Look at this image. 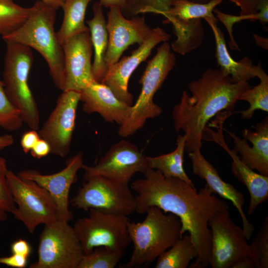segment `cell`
Returning <instances> with one entry per match:
<instances>
[{
  "label": "cell",
  "instance_id": "1",
  "mask_svg": "<svg viewBox=\"0 0 268 268\" xmlns=\"http://www.w3.org/2000/svg\"><path fill=\"white\" fill-rule=\"evenodd\" d=\"M143 174L144 178L131 185L137 194L135 212L143 214L150 207L156 206L177 216L182 235L189 233L197 251L195 262L189 267L207 268L211 239L208 223L215 214L229 209L227 201L218 198L206 184L198 191L186 182L166 177L157 170L148 167Z\"/></svg>",
  "mask_w": 268,
  "mask_h": 268
},
{
  "label": "cell",
  "instance_id": "2",
  "mask_svg": "<svg viewBox=\"0 0 268 268\" xmlns=\"http://www.w3.org/2000/svg\"><path fill=\"white\" fill-rule=\"evenodd\" d=\"M251 87L248 81L233 82L219 68L207 69L191 82L192 96L184 90L172 112L175 131L184 133L185 150H201L209 120L222 111L231 112L241 95Z\"/></svg>",
  "mask_w": 268,
  "mask_h": 268
},
{
  "label": "cell",
  "instance_id": "3",
  "mask_svg": "<svg viewBox=\"0 0 268 268\" xmlns=\"http://www.w3.org/2000/svg\"><path fill=\"white\" fill-rule=\"evenodd\" d=\"M56 11L41 0L31 7L25 22L12 33L2 37L5 42H15L38 52L47 62L53 81L59 89L64 88V56L62 45L55 30Z\"/></svg>",
  "mask_w": 268,
  "mask_h": 268
},
{
  "label": "cell",
  "instance_id": "4",
  "mask_svg": "<svg viewBox=\"0 0 268 268\" xmlns=\"http://www.w3.org/2000/svg\"><path fill=\"white\" fill-rule=\"evenodd\" d=\"M141 222H131L128 228L133 250L129 261L122 268H139L152 264L182 237L179 217L152 206Z\"/></svg>",
  "mask_w": 268,
  "mask_h": 268
},
{
  "label": "cell",
  "instance_id": "5",
  "mask_svg": "<svg viewBox=\"0 0 268 268\" xmlns=\"http://www.w3.org/2000/svg\"><path fill=\"white\" fill-rule=\"evenodd\" d=\"M167 41L157 49L155 56L147 62L139 83L142 85L140 94L125 122L119 126L118 133L122 137L134 134L141 129L146 121L160 116L162 108L156 104L153 97L176 64V58Z\"/></svg>",
  "mask_w": 268,
  "mask_h": 268
},
{
  "label": "cell",
  "instance_id": "6",
  "mask_svg": "<svg viewBox=\"0 0 268 268\" xmlns=\"http://www.w3.org/2000/svg\"><path fill=\"white\" fill-rule=\"evenodd\" d=\"M3 82L6 94L19 110L23 123L38 130L39 112L28 84V76L33 63L31 48L17 43L5 42Z\"/></svg>",
  "mask_w": 268,
  "mask_h": 268
},
{
  "label": "cell",
  "instance_id": "7",
  "mask_svg": "<svg viewBox=\"0 0 268 268\" xmlns=\"http://www.w3.org/2000/svg\"><path fill=\"white\" fill-rule=\"evenodd\" d=\"M88 211V216L77 220L73 226L84 254L98 247L125 251L131 243L128 216L95 208Z\"/></svg>",
  "mask_w": 268,
  "mask_h": 268
},
{
  "label": "cell",
  "instance_id": "8",
  "mask_svg": "<svg viewBox=\"0 0 268 268\" xmlns=\"http://www.w3.org/2000/svg\"><path fill=\"white\" fill-rule=\"evenodd\" d=\"M7 184L17 206L13 214L33 233L41 224L58 220V208L50 194L34 181L21 178L11 170L6 173Z\"/></svg>",
  "mask_w": 268,
  "mask_h": 268
},
{
  "label": "cell",
  "instance_id": "9",
  "mask_svg": "<svg viewBox=\"0 0 268 268\" xmlns=\"http://www.w3.org/2000/svg\"><path fill=\"white\" fill-rule=\"evenodd\" d=\"M84 255L73 227L59 220L45 224L40 234L38 260L30 268H77Z\"/></svg>",
  "mask_w": 268,
  "mask_h": 268
},
{
  "label": "cell",
  "instance_id": "10",
  "mask_svg": "<svg viewBox=\"0 0 268 268\" xmlns=\"http://www.w3.org/2000/svg\"><path fill=\"white\" fill-rule=\"evenodd\" d=\"M70 202L73 207L88 211L98 209L128 216L135 212V199L129 185L120 184L101 176L85 181Z\"/></svg>",
  "mask_w": 268,
  "mask_h": 268
},
{
  "label": "cell",
  "instance_id": "11",
  "mask_svg": "<svg viewBox=\"0 0 268 268\" xmlns=\"http://www.w3.org/2000/svg\"><path fill=\"white\" fill-rule=\"evenodd\" d=\"M208 224L211 237L209 265L212 268H236L250 258L243 229L233 222L228 210L215 214Z\"/></svg>",
  "mask_w": 268,
  "mask_h": 268
},
{
  "label": "cell",
  "instance_id": "12",
  "mask_svg": "<svg viewBox=\"0 0 268 268\" xmlns=\"http://www.w3.org/2000/svg\"><path fill=\"white\" fill-rule=\"evenodd\" d=\"M146 156L136 145L122 139L113 144L94 166L83 165V179L86 181L92 176H101L129 185L135 173L143 174L148 168Z\"/></svg>",
  "mask_w": 268,
  "mask_h": 268
},
{
  "label": "cell",
  "instance_id": "13",
  "mask_svg": "<svg viewBox=\"0 0 268 268\" xmlns=\"http://www.w3.org/2000/svg\"><path fill=\"white\" fill-rule=\"evenodd\" d=\"M62 91L38 134L50 145L51 153L65 158L70 149L80 93L72 90Z\"/></svg>",
  "mask_w": 268,
  "mask_h": 268
},
{
  "label": "cell",
  "instance_id": "14",
  "mask_svg": "<svg viewBox=\"0 0 268 268\" xmlns=\"http://www.w3.org/2000/svg\"><path fill=\"white\" fill-rule=\"evenodd\" d=\"M170 38V35L161 27L152 28L146 39L130 56L123 57L108 67L101 82L108 86L119 99L132 106L133 95L128 91L131 75L139 65L147 59L157 44L168 41Z\"/></svg>",
  "mask_w": 268,
  "mask_h": 268
},
{
  "label": "cell",
  "instance_id": "15",
  "mask_svg": "<svg viewBox=\"0 0 268 268\" xmlns=\"http://www.w3.org/2000/svg\"><path fill=\"white\" fill-rule=\"evenodd\" d=\"M62 45L65 74L63 91L80 92L94 80L91 64L93 49L89 30L70 37Z\"/></svg>",
  "mask_w": 268,
  "mask_h": 268
},
{
  "label": "cell",
  "instance_id": "16",
  "mask_svg": "<svg viewBox=\"0 0 268 268\" xmlns=\"http://www.w3.org/2000/svg\"><path fill=\"white\" fill-rule=\"evenodd\" d=\"M83 165V154L82 151H79L67 159L66 167L58 173L43 175L37 170L27 169L20 171L17 175L22 178L34 181L45 188L56 202L58 220L68 222L73 218L68 208L70 189L77 180V173Z\"/></svg>",
  "mask_w": 268,
  "mask_h": 268
},
{
  "label": "cell",
  "instance_id": "17",
  "mask_svg": "<svg viewBox=\"0 0 268 268\" xmlns=\"http://www.w3.org/2000/svg\"><path fill=\"white\" fill-rule=\"evenodd\" d=\"M106 27L108 45L105 55L108 67L118 62L124 52L134 44H141L152 28L145 22L144 17L135 16L126 18L119 7H110Z\"/></svg>",
  "mask_w": 268,
  "mask_h": 268
},
{
  "label": "cell",
  "instance_id": "18",
  "mask_svg": "<svg viewBox=\"0 0 268 268\" xmlns=\"http://www.w3.org/2000/svg\"><path fill=\"white\" fill-rule=\"evenodd\" d=\"M224 120L219 119L212 123L217 131L206 128L211 135L209 141L217 143L230 155L232 159L231 171L237 179L247 188L250 195L248 214L251 215L256 208L268 199V176L256 173L245 165L234 150H230L225 142L223 134Z\"/></svg>",
  "mask_w": 268,
  "mask_h": 268
},
{
  "label": "cell",
  "instance_id": "19",
  "mask_svg": "<svg viewBox=\"0 0 268 268\" xmlns=\"http://www.w3.org/2000/svg\"><path fill=\"white\" fill-rule=\"evenodd\" d=\"M195 175L204 179L206 185L214 194H218L224 200L231 201L237 209L242 221V228L245 236L249 240L255 231L254 226L249 221L243 211L245 199L243 194L234 186L224 181L217 170L201 154V150L189 153Z\"/></svg>",
  "mask_w": 268,
  "mask_h": 268
},
{
  "label": "cell",
  "instance_id": "20",
  "mask_svg": "<svg viewBox=\"0 0 268 268\" xmlns=\"http://www.w3.org/2000/svg\"><path fill=\"white\" fill-rule=\"evenodd\" d=\"M79 92L82 110L88 114L97 113L106 122L120 126L130 114L132 106L119 99L102 82L94 80Z\"/></svg>",
  "mask_w": 268,
  "mask_h": 268
},
{
  "label": "cell",
  "instance_id": "21",
  "mask_svg": "<svg viewBox=\"0 0 268 268\" xmlns=\"http://www.w3.org/2000/svg\"><path fill=\"white\" fill-rule=\"evenodd\" d=\"M255 131L245 129L241 139L234 133L224 129L234 143V150L241 160L259 173L268 176V118L265 117L255 127Z\"/></svg>",
  "mask_w": 268,
  "mask_h": 268
},
{
  "label": "cell",
  "instance_id": "22",
  "mask_svg": "<svg viewBox=\"0 0 268 268\" xmlns=\"http://www.w3.org/2000/svg\"><path fill=\"white\" fill-rule=\"evenodd\" d=\"M208 24L213 33L215 42V57L219 68L229 76L234 82L248 81L255 77L253 71V62L245 57L239 62L235 61L230 56L226 47L225 37L218 27V20L216 17L204 19Z\"/></svg>",
  "mask_w": 268,
  "mask_h": 268
},
{
  "label": "cell",
  "instance_id": "23",
  "mask_svg": "<svg viewBox=\"0 0 268 268\" xmlns=\"http://www.w3.org/2000/svg\"><path fill=\"white\" fill-rule=\"evenodd\" d=\"M93 16L86 21L94 52L92 72L95 81L101 82L108 70L105 55L108 45V33L102 6L99 2L93 5Z\"/></svg>",
  "mask_w": 268,
  "mask_h": 268
},
{
  "label": "cell",
  "instance_id": "24",
  "mask_svg": "<svg viewBox=\"0 0 268 268\" xmlns=\"http://www.w3.org/2000/svg\"><path fill=\"white\" fill-rule=\"evenodd\" d=\"M201 18L164 20L163 23L173 25V32L177 37L171 48L176 53L185 55L198 48L204 38V30Z\"/></svg>",
  "mask_w": 268,
  "mask_h": 268
},
{
  "label": "cell",
  "instance_id": "25",
  "mask_svg": "<svg viewBox=\"0 0 268 268\" xmlns=\"http://www.w3.org/2000/svg\"><path fill=\"white\" fill-rule=\"evenodd\" d=\"M185 143V135H178L176 147L172 152L155 157L146 156L148 166L159 171L166 177L177 178L195 187L184 168Z\"/></svg>",
  "mask_w": 268,
  "mask_h": 268
},
{
  "label": "cell",
  "instance_id": "26",
  "mask_svg": "<svg viewBox=\"0 0 268 268\" xmlns=\"http://www.w3.org/2000/svg\"><path fill=\"white\" fill-rule=\"evenodd\" d=\"M92 0H64L61 8L64 11L63 22L57 32L58 41L62 44L70 37L89 31L84 18L88 3Z\"/></svg>",
  "mask_w": 268,
  "mask_h": 268
},
{
  "label": "cell",
  "instance_id": "27",
  "mask_svg": "<svg viewBox=\"0 0 268 268\" xmlns=\"http://www.w3.org/2000/svg\"><path fill=\"white\" fill-rule=\"evenodd\" d=\"M197 257V249L188 233L158 257L154 268H187Z\"/></svg>",
  "mask_w": 268,
  "mask_h": 268
},
{
  "label": "cell",
  "instance_id": "28",
  "mask_svg": "<svg viewBox=\"0 0 268 268\" xmlns=\"http://www.w3.org/2000/svg\"><path fill=\"white\" fill-rule=\"evenodd\" d=\"M253 71L255 77H258L260 83L245 91L240 96L239 100L247 102L249 108L245 110L237 111L244 119H250L255 112L262 110L268 112V75L265 72L259 62L257 65H253Z\"/></svg>",
  "mask_w": 268,
  "mask_h": 268
},
{
  "label": "cell",
  "instance_id": "29",
  "mask_svg": "<svg viewBox=\"0 0 268 268\" xmlns=\"http://www.w3.org/2000/svg\"><path fill=\"white\" fill-rule=\"evenodd\" d=\"M224 0H210L205 3H199L191 0H176L171 7L163 15L165 20L171 18L189 19L191 18L204 19L214 17L213 11L215 7Z\"/></svg>",
  "mask_w": 268,
  "mask_h": 268
},
{
  "label": "cell",
  "instance_id": "30",
  "mask_svg": "<svg viewBox=\"0 0 268 268\" xmlns=\"http://www.w3.org/2000/svg\"><path fill=\"white\" fill-rule=\"evenodd\" d=\"M30 11L31 7L21 6L14 0H0V35L6 36L18 28Z\"/></svg>",
  "mask_w": 268,
  "mask_h": 268
},
{
  "label": "cell",
  "instance_id": "31",
  "mask_svg": "<svg viewBox=\"0 0 268 268\" xmlns=\"http://www.w3.org/2000/svg\"><path fill=\"white\" fill-rule=\"evenodd\" d=\"M257 10L258 12L253 15L236 16L225 13L216 8L214 9L213 12L216 14L217 19L220 21L227 29L230 37L228 44L231 50L240 51L232 34V27L235 23L244 20H249L251 21L259 20L263 24L268 23V0H261L257 5Z\"/></svg>",
  "mask_w": 268,
  "mask_h": 268
},
{
  "label": "cell",
  "instance_id": "32",
  "mask_svg": "<svg viewBox=\"0 0 268 268\" xmlns=\"http://www.w3.org/2000/svg\"><path fill=\"white\" fill-rule=\"evenodd\" d=\"M176 0H127L121 9L123 15L131 18L139 13H152L162 15L171 7ZM199 3H205L210 0H191Z\"/></svg>",
  "mask_w": 268,
  "mask_h": 268
},
{
  "label": "cell",
  "instance_id": "33",
  "mask_svg": "<svg viewBox=\"0 0 268 268\" xmlns=\"http://www.w3.org/2000/svg\"><path fill=\"white\" fill-rule=\"evenodd\" d=\"M125 254V251L96 247L90 253L84 255L77 268H114Z\"/></svg>",
  "mask_w": 268,
  "mask_h": 268
},
{
  "label": "cell",
  "instance_id": "34",
  "mask_svg": "<svg viewBox=\"0 0 268 268\" xmlns=\"http://www.w3.org/2000/svg\"><path fill=\"white\" fill-rule=\"evenodd\" d=\"M23 123L20 112L10 101L5 92L4 84L0 79V127L14 132L19 130Z\"/></svg>",
  "mask_w": 268,
  "mask_h": 268
},
{
  "label": "cell",
  "instance_id": "35",
  "mask_svg": "<svg viewBox=\"0 0 268 268\" xmlns=\"http://www.w3.org/2000/svg\"><path fill=\"white\" fill-rule=\"evenodd\" d=\"M250 257L255 268H268V217L249 245Z\"/></svg>",
  "mask_w": 268,
  "mask_h": 268
},
{
  "label": "cell",
  "instance_id": "36",
  "mask_svg": "<svg viewBox=\"0 0 268 268\" xmlns=\"http://www.w3.org/2000/svg\"><path fill=\"white\" fill-rule=\"evenodd\" d=\"M8 170L6 159L0 157V222L5 220L8 214H13L17 209L7 182Z\"/></svg>",
  "mask_w": 268,
  "mask_h": 268
},
{
  "label": "cell",
  "instance_id": "37",
  "mask_svg": "<svg viewBox=\"0 0 268 268\" xmlns=\"http://www.w3.org/2000/svg\"><path fill=\"white\" fill-rule=\"evenodd\" d=\"M40 138L37 130H31L24 133L20 140L21 146L24 153H27Z\"/></svg>",
  "mask_w": 268,
  "mask_h": 268
},
{
  "label": "cell",
  "instance_id": "38",
  "mask_svg": "<svg viewBox=\"0 0 268 268\" xmlns=\"http://www.w3.org/2000/svg\"><path fill=\"white\" fill-rule=\"evenodd\" d=\"M240 8V15H248L256 14L257 6L261 0H229Z\"/></svg>",
  "mask_w": 268,
  "mask_h": 268
},
{
  "label": "cell",
  "instance_id": "39",
  "mask_svg": "<svg viewBox=\"0 0 268 268\" xmlns=\"http://www.w3.org/2000/svg\"><path fill=\"white\" fill-rule=\"evenodd\" d=\"M28 258L22 255L12 254L8 257L0 258V265L15 268H24L27 264Z\"/></svg>",
  "mask_w": 268,
  "mask_h": 268
},
{
  "label": "cell",
  "instance_id": "40",
  "mask_svg": "<svg viewBox=\"0 0 268 268\" xmlns=\"http://www.w3.org/2000/svg\"><path fill=\"white\" fill-rule=\"evenodd\" d=\"M31 155L37 159L44 157L51 153V148L49 143L40 138L30 151Z\"/></svg>",
  "mask_w": 268,
  "mask_h": 268
},
{
  "label": "cell",
  "instance_id": "41",
  "mask_svg": "<svg viewBox=\"0 0 268 268\" xmlns=\"http://www.w3.org/2000/svg\"><path fill=\"white\" fill-rule=\"evenodd\" d=\"M11 250L12 254L28 258L31 252V248L27 241L19 239L12 243L11 245Z\"/></svg>",
  "mask_w": 268,
  "mask_h": 268
},
{
  "label": "cell",
  "instance_id": "42",
  "mask_svg": "<svg viewBox=\"0 0 268 268\" xmlns=\"http://www.w3.org/2000/svg\"><path fill=\"white\" fill-rule=\"evenodd\" d=\"M127 0H100L99 2L102 6L111 7L116 6L122 9L125 5Z\"/></svg>",
  "mask_w": 268,
  "mask_h": 268
},
{
  "label": "cell",
  "instance_id": "43",
  "mask_svg": "<svg viewBox=\"0 0 268 268\" xmlns=\"http://www.w3.org/2000/svg\"><path fill=\"white\" fill-rule=\"evenodd\" d=\"M14 138L10 134L0 135V151L12 145L14 143Z\"/></svg>",
  "mask_w": 268,
  "mask_h": 268
},
{
  "label": "cell",
  "instance_id": "44",
  "mask_svg": "<svg viewBox=\"0 0 268 268\" xmlns=\"http://www.w3.org/2000/svg\"><path fill=\"white\" fill-rule=\"evenodd\" d=\"M46 4L49 5L55 10L62 7L64 0H40Z\"/></svg>",
  "mask_w": 268,
  "mask_h": 268
},
{
  "label": "cell",
  "instance_id": "45",
  "mask_svg": "<svg viewBox=\"0 0 268 268\" xmlns=\"http://www.w3.org/2000/svg\"><path fill=\"white\" fill-rule=\"evenodd\" d=\"M256 43L265 50H268V38L262 37L257 34H253Z\"/></svg>",
  "mask_w": 268,
  "mask_h": 268
}]
</instances>
